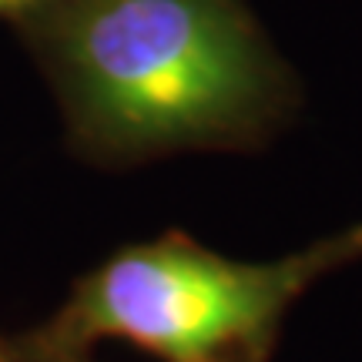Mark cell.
<instances>
[{"label":"cell","instance_id":"obj_1","mask_svg":"<svg viewBox=\"0 0 362 362\" xmlns=\"http://www.w3.org/2000/svg\"><path fill=\"white\" fill-rule=\"evenodd\" d=\"M30 30L74 151L101 168L262 148L298 104L242 0H61Z\"/></svg>","mask_w":362,"mask_h":362},{"label":"cell","instance_id":"obj_4","mask_svg":"<svg viewBox=\"0 0 362 362\" xmlns=\"http://www.w3.org/2000/svg\"><path fill=\"white\" fill-rule=\"evenodd\" d=\"M61 0H0V21H21V24H34L47 11H54Z\"/></svg>","mask_w":362,"mask_h":362},{"label":"cell","instance_id":"obj_5","mask_svg":"<svg viewBox=\"0 0 362 362\" xmlns=\"http://www.w3.org/2000/svg\"><path fill=\"white\" fill-rule=\"evenodd\" d=\"M242 362H262V359H242Z\"/></svg>","mask_w":362,"mask_h":362},{"label":"cell","instance_id":"obj_2","mask_svg":"<svg viewBox=\"0 0 362 362\" xmlns=\"http://www.w3.org/2000/svg\"><path fill=\"white\" fill-rule=\"evenodd\" d=\"M356 262L362 221L269 262L165 232L84 272L34 332L78 359H94L98 342H128L161 362H269L292 305Z\"/></svg>","mask_w":362,"mask_h":362},{"label":"cell","instance_id":"obj_3","mask_svg":"<svg viewBox=\"0 0 362 362\" xmlns=\"http://www.w3.org/2000/svg\"><path fill=\"white\" fill-rule=\"evenodd\" d=\"M0 362H94V359H78L67 352L47 346L44 339L27 329V332H0Z\"/></svg>","mask_w":362,"mask_h":362}]
</instances>
